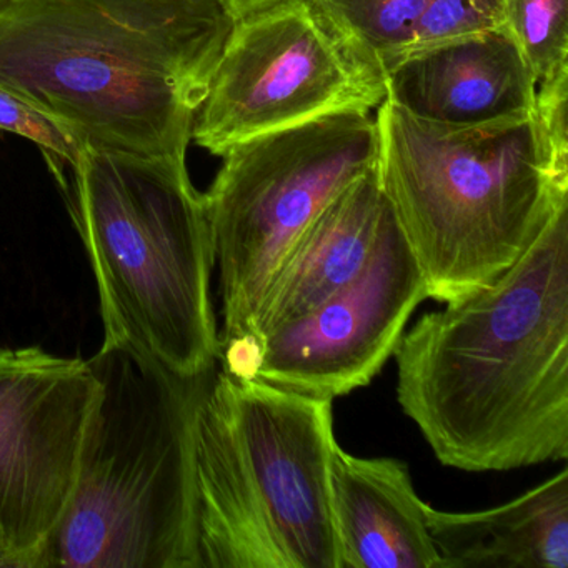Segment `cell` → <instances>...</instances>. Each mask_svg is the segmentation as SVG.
<instances>
[{
	"label": "cell",
	"mask_w": 568,
	"mask_h": 568,
	"mask_svg": "<svg viewBox=\"0 0 568 568\" xmlns=\"http://www.w3.org/2000/svg\"><path fill=\"white\" fill-rule=\"evenodd\" d=\"M397 400L445 467L568 458V205L488 287L402 334Z\"/></svg>",
	"instance_id": "obj_1"
},
{
	"label": "cell",
	"mask_w": 568,
	"mask_h": 568,
	"mask_svg": "<svg viewBox=\"0 0 568 568\" xmlns=\"http://www.w3.org/2000/svg\"><path fill=\"white\" fill-rule=\"evenodd\" d=\"M62 192L98 285L105 344L179 377L214 371V247L187 164L81 145Z\"/></svg>",
	"instance_id": "obj_4"
},
{
	"label": "cell",
	"mask_w": 568,
	"mask_h": 568,
	"mask_svg": "<svg viewBox=\"0 0 568 568\" xmlns=\"http://www.w3.org/2000/svg\"><path fill=\"white\" fill-rule=\"evenodd\" d=\"M444 568H568V470L478 511L428 508Z\"/></svg>",
	"instance_id": "obj_15"
},
{
	"label": "cell",
	"mask_w": 568,
	"mask_h": 568,
	"mask_svg": "<svg viewBox=\"0 0 568 568\" xmlns=\"http://www.w3.org/2000/svg\"><path fill=\"white\" fill-rule=\"evenodd\" d=\"M501 28L538 85L568 75V0H504Z\"/></svg>",
	"instance_id": "obj_17"
},
{
	"label": "cell",
	"mask_w": 568,
	"mask_h": 568,
	"mask_svg": "<svg viewBox=\"0 0 568 568\" xmlns=\"http://www.w3.org/2000/svg\"><path fill=\"white\" fill-rule=\"evenodd\" d=\"M88 361L98 400L45 568H199L194 422L214 371L179 377L105 342Z\"/></svg>",
	"instance_id": "obj_5"
},
{
	"label": "cell",
	"mask_w": 568,
	"mask_h": 568,
	"mask_svg": "<svg viewBox=\"0 0 568 568\" xmlns=\"http://www.w3.org/2000/svg\"><path fill=\"white\" fill-rule=\"evenodd\" d=\"M199 568H288L242 450L225 372L212 374L194 422Z\"/></svg>",
	"instance_id": "obj_12"
},
{
	"label": "cell",
	"mask_w": 568,
	"mask_h": 568,
	"mask_svg": "<svg viewBox=\"0 0 568 568\" xmlns=\"http://www.w3.org/2000/svg\"><path fill=\"white\" fill-rule=\"evenodd\" d=\"M272 2H275V0H227V4L231 6L232 12H234L237 19L248 14V12L255 11V9L272 4Z\"/></svg>",
	"instance_id": "obj_20"
},
{
	"label": "cell",
	"mask_w": 568,
	"mask_h": 568,
	"mask_svg": "<svg viewBox=\"0 0 568 568\" xmlns=\"http://www.w3.org/2000/svg\"><path fill=\"white\" fill-rule=\"evenodd\" d=\"M388 212L371 169L338 192L295 241L275 274L255 321L258 342L337 294L367 264Z\"/></svg>",
	"instance_id": "obj_14"
},
{
	"label": "cell",
	"mask_w": 568,
	"mask_h": 568,
	"mask_svg": "<svg viewBox=\"0 0 568 568\" xmlns=\"http://www.w3.org/2000/svg\"><path fill=\"white\" fill-rule=\"evenodd\" d=\"M0 131L12 132L34 142L41 149L49 171L61 185V191H64L68 171H71L81 151V145L65 129L18 95L0 88Z\"/></svg>",
	"instance_id": "obj_18"
},
{
	"label": "cell",
	"mask_w": 568,
	"mask_h": 568,
	"mask_svg": "<svg viewBox=\"0 0 568 568\" xmlns=\"http://www.w3.org/2000/svg\"><path fill=\"white\" fill-rule=\"evenodd\" d=\"M331 505L341 568H444L407 464L335 447Z\"/></svg>",
	"instance_id": "obj_13"
},
{
	"label": "cell",
	"mask_w": 568,
	"mask_h": 568,
	"mask_svg": "<svg viewBox=\"0 0 568 568\" xmlns=\"http://www.w3.org/2000/svg\"><path fill=\"white\" fill-rule=\"evenodd\" d=\"M0 568H28L24 558L9 547L2 528H0Z\"/></svg>",
	"instance_id": "obj_19"
},
{
	"label": "cell",
	"mask_w": 568,
	"mask_h": 568,
	"mask_svg": "<svg viewBox=\"0 0 568 568\" xmlns=\"http://www.w3.org/2000/svg\"><path fill=\"white\" fill-rule=\"evenodd\" d=\"M371 112H341L232 145L204 194L219 267L221 355L251 368L261 358L255 321L288 251L318 212L375 168Z\"/></svg>",
	"instance_id": "obj_6"
},
{
	"label": "cell",
	"mask_w": 568,
	"mask_h": 568,
	"mask_svg": "<svg viewBox=\"0 0 568 568\" xmlns=\"http://www.w3.org/2000/svg\"><path fill=\"white\" fill-rule=\"evenodd\" d=\"M227 0H0V88L104 151L187 164Z\"/></svg>",
	"instance_id": "obj_2"
},
{
	"label": "cell",
	"mask_w": 568,
	"mask_h": 568,
	"mask_svg": "<svg viewBox=\"0 0 568 568\" xmlns=\"http://www.w3.org/2000/svg\"><path fill=\"white\" fill-rule=\"evenodd\" d=\"M348 41L381 69L432 45L501 28L504 0H318Z\"/></svg>",
	"instance_id": "obj_16"
},
{
	"label": "cell",
	"mask_w": 568,
	"mask_h": 568,
	"mask_svg": "<svg viewBox=\"0 0 568 568\" xmlns=\"http://www.w3.org/2000/svg\"><path fill=\"white\" fill-rule=\"evenodd\" d=\"M568 78L538 85L531 114L471 128L375 109V171L428 298L497 282L568 205Z\"/></svg>",
	"instance_id": "obj_3"
},
{
	"label": "cell",
	"mask_w": 568,
	"mask_h": 568,
	"mask_svg": "<svg viewBox=\"0 0 568 568\" xmlns=\"http://www.w3.org/2000/svg\"><path fill=\"white\" fill-rule=\"evenodd\" d=\"M425 298L424 275L388 205L361 274L307 314L268 332L254 378L331 400L367 387Z\"/></svg>",
	"instance_id": "obj_9"
},
{
	"label": "cell",
	"mask_w": 568,
	"mask_h": 568,
	"mask_svg": "<svg viewBox=\"0 0 568 568\" xmlns=\"http://www.w3.org/2000/svg\"><path fill=\"white\" fill-rule=\"evenodd\" d=\"M385 101L412 118L471 128L531 114L538 84L504 28L462 36L395 62Z\"/></svg>",
	"instance_id": "obj_11"
},
{
	"label": "cell",
	"mask_w": 568,
	"mask_h": 568,
	"mask_svg": "<svg viewBox=\"0 0 568 568\" xmlns=\"http://www.w3.org/2000/svg\"><path fill=\"white\" fill-rule=\"evenodd\" d=\"M98 395L84 358L0 347V528L28 568H45Z\"/></svg>",
	"instance_id": "obj_8"
},
{
	"label": "cell",
	"mask_w": 568,
	"mask_h": 568,
	"mask_svg": "<svg viewBox=\"0 0 568 568\" xmlns=\"http://www.w3.org/2000/svg\"><path fill=\"white\" fill-rule=\"evenodd\" d=\"M227 377L235 430L288 568H341L331 505L334 400Z\"/></svg>",
	"instance_id": "obj_10"
},
{
	"label": "cell",
	"mask_w": 568,
	"mask_h": 568,
	"mask_svg": "<svg viewBox=\"0 0 568 568\" xmlns=\"http://www.w3.org/2000/svg\"><path fill=\"white\" fill-rule=\"evenodd\" d=\"M384 101L381 69L318 0H275L235 21L192 139L221 158L247 139Z\"/></svg>",
	"instance_id": "obj_7"
}]
</instances>
